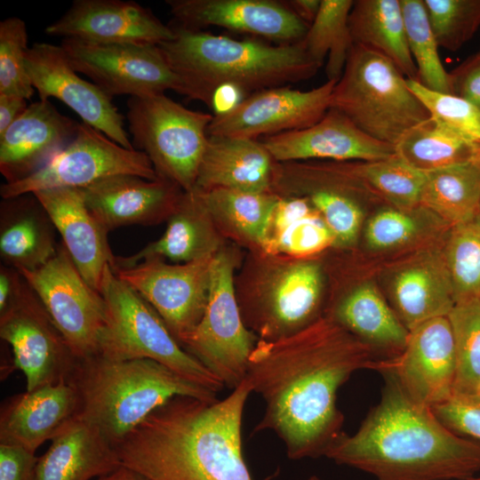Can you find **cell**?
Returning a JSON list of instances; mask_svg holds the SVG:
<instances>
[{
  "mask_svg": "<svg viewBox=\"0 0 480 480\" xmlns=\"http://www.w3.org/2000/svg\"><path fill=\"white\" fill-rule=\"evenodd\" d=\"M381 365L368 345L326 316L291 336L258 340L244 378L265 403L254 431L275 432L292 460L324 456L342 433L339 388L354 372Z\"/></svg>",
  "mask_w": 480,
  "mask_h": 480,
  "instance_id": "1",
  "label": "cell"
},
{
  "mask_svg": "<svg viewBox=\"0 0 480 480\" xmlns=\"http://www.w3.org/2000/svg\"><path fill=\"white\" fill-rule=\"evenodd\" d=\"M252 392L244 379L223 399H170L114 446L121 465L148 480H252L242 448Z\"/></svg>",
  "mask_w": 480,
  "mask_h": 480,
  "instance_id": "2",
  "label": "cell"
},
{
  "mask_svg": "<svg viewBox=\"0 0 480 480\" xmlns=\"http://www.w3.org/2000/svg\"><path fill=\"white\" fill-rule=\"evenodd\" d=\"M353 435L342 432L326 458L376 480H468L480 471V443L449 429L431 408L412 400L394 375Z\"/></svg>",
  "mask_w": 480,
  "mask_h": 480,
  "instance_id": "3",
  "label": "cell"
},
{
  "mask_svg": "<svg viewBox=\"0 0 480 480\" xmlns=\"http://www.w3.org/2000/svg\"><path fill=\"white\" fill-rule=\"evenodd\" d=\"M172 28L174 37L158 45L181 80L183 95L210 108L220 88L254 93L309 79L323 66L308 53L302 41L272 45Z\"/></svg>",
  "mask_w": 480,
  "mask_h": 480,
  "instance_id": "4",
  "label": "cell"
},
{
  "mask_svg": "<svg viewBox=\"0 0 480 480\" xmlns=\"http://www.w3.org/2000/svg\"><path fill=\"white\" fill-rule=\"evenodd\" d=\"M67 380L77 394L76 415L94 425L113 446L175 396L217 399L213 390L150 359H77Z\"/></svg>",
  "mask_w": 480,
  "mask_h": 480,
  "instance_id": "5",
  "label": "cell"
},
{
  "mask_svg": "<svg viewBox=\"0 0 480 480\" xmlns=\"http://www.w3.org/2000/svg\"><path fill=\"white\" fill-rule=\"evenodd\" d=\"M330 108L342 113L372 138L393 146L430 118L396 65L358 44L351 48Z\"/></svg>",
  "mask_w": 480,
  "mask_h": 480,
  "instance_id": "6",
  "label": "cell"
},
{
  "mask_svg": "<svg viewBox=\"0 0 480 480\" xmlns=\"http://www.w3.org/2000/svg\"><path fill=\"white\" fill-rule=\"evenodd\" d=\"M100 294L106 324L97 356L109 360L150 359L219 393L225 386L174 338L156 311L106 268Z\"/></svg>",
  "mask_w": 480,
  "mask_h": 480,
  "instance_id": "7",
  "label": "cell"
},
{
  "mask_svg": "<svg viewBox=\"0 0 480 480\" xmlns=\"http://www.w3.org/2000/svg\"><path fill=\"white\" fill-rule=\"evenodd\" d=\"M127 108L134 149L147 155L159 178L193 191L213 116L187 108L165 93L130 97Z\"/></svg>",
  "mask_w": 480,
  "mask_h": 480,
  "instance_id": "8",
  "label": "cell"
},
{
  "mask_svg": "<svg viewBox=\"0 0 480 480\" xmlns=\"http://www.w3.org/2000/svg\"><path fill=\"white\" fill-rule=\"evenodd\" d=\"M265 255L251 291L236 296L245 326L259 340L273 341L323 317V274L317 263L305 258Z\"/></svg>",
  "mask_w": 480,
  "mask_h": 480,
  "instance_id": "9",
  "label": "cell"
},
{
  "mask_svg": "<svg viewBox=\"0 0 480 480\" xmlns=\"http://www.w3.org/2000/svg\"><path fill=\"white\" fill-rule=\"evenodd\" d=\"M234 270L232 253L219 250L212 262L204 313L180 341L187 352L232 389L244 380L249 356L259 340L244 323Z\"/></svg>",
  "mask_w": 480,
  "mask_h": 480,
  "instance_id": "10",
  "label": "cell"
},
{
  "mask_svg": "<svg viewBox=\"0 0 480 480\" xmlns=\"http://www.w3.org/2000/svg\"><path fill=\"white\" fill-rule=\"evenodd\" d=\"M147 180L158 176L147 155L125 148L101 132L81 123L72 141L49 163L28 177L1 186L3 199L56 188H84L116 175Z\"/></svg>",
  "mask_w": 480,
  "mask_h": 480,
  "instance_id": "11",
  "label": "cell"
},
{
  "mask_svg": "<svg viewBox=\"0 0 480 480\" xmlns=\"http://www.w3.org/2000/svg\"><path fill=\"white\" fill-rule=\"evenodd\" d=\"M60 46L72 68L88 76L110 98L149 96L167 90L184 94L181 80L158 44L98 43L68 37Z\"/></svg>",
  "mask_w": 480,
  "mask_h": 480,
  "instance_id": "12",
  "label": "cell"
},
{
  "mask_svg": "<svg viewBox=\"0 0 480 480\" xmlns=\"http://www.w3.org/2000/svg\"><path fill=\"white\" fill-rule=\"evenodd\" d=\"M20 272L74 356L77 359L97 356L106 324V303L81 276L64 245L41 268Z\"/></svg>",
  "mask_w": 480,
  "mask_h": 480,
  "instance_id": "13",
  "label": "cell"
},
{
  "mask_svg": "<svg viewBox=\"0 0 480 480\" xmlns=\"http://www.w3.org/2000/svg\"><path fill=\"white\" fill-rule=\"evenodd\" d=\"M0 337L12 348L14 365L26 378L27 391L67 379L77 361L25 279L0 312Z\"/></svg>",
  "mask_w": 480,
  "mask_h": 480,
  "instance_id": "14",
  "label": "cell"
},
{
  "mask_svg": "<svg viewBox=\"0 0 480 480\" xmlns=\"http://www.w3.org/2000/svg\"><path fill=\"white\" fill-rule=\"evenodd\" d=\"M215 254L177 264L151 258L131 267L111 268L156 311L180 344L204 313Z\"/></svg>",
  "mask_w": 480,
  "mask_h": 480,
  "instance_id": "15",
  "label": "cell"
},
{
  "mask_svg": "<svg viewBox=\"0 0 480 480\" xmlns=\"http://www.w3.org/2000/svg\"><path fill=\"white\" fill-rule=\"evenodd\" d=\"M336 83L327 80L309 91L286 85L252 93L214 115L207 134L259 140L312 126L329 110Z\"/></svg>",
  "mask_w": 480,
  "mask_h": 480,
  "instance_id": "16",
  "label": "cell"
},
{
  "mask_svg": "<svg viewBox=\"0 0 480 480\" xmlns=\"http://www.w3.org/2000/svg\"><path fill=\"white\" fill-rule=\"evenodd\" d=\"M25 67L40 100L58 99L76 112L83 123L120 146L134 149L124 127V116L112 98L77 75L60 45L34 44L27 51Z\"/></svg>",
  "mask_w": 480,
  "mask_h": 480,
  "instance_id": "17",
  "label": "cell"
},
{
  "mask_svg": "<svg viewBox=\"0 0 480 480\" xmlns=\"http://www.w3.org/2000/svg\"><path fill=\"white\" fill-rule=\"evenodd\" d=\"M456 371L451 324L440 316L410 331L402 353L379 372H391L412 400L432 409L454 394Z\"/></svg>",
  "mask_w": 480,
  "mask_h": 480,
  "instance_id": "18",
  "label": "cell"
},
{
  "mask_svg": "<svg viewBox=\"0 0 480 480\" xmlns=\"http://www.w3.org/2000/svg\"><path fill=\"white\" fill-rule=\"evenodd\" d=\"M172 28L198 31L206 27L252 34L294 44L304 39L309 25L285 4L276 0H167Z\"/></svg>",
  "mask_w": 480,
  "mask_h": 480,
  "instance_id": "19",
  "label": "cell"
},
{
  "mask_svg": "<svg viewBox=\"0 0 480 480\" xmlns=\"http://www.w3.org/2000/svg\"><path fill=\"white\" fill-rule=\"evenodd\" d=\"M50 36L98 43L160 44L172 40L174 29L149 9L133 1L75 0L45 28Z\"/></svg>",
  "mask_w": 480,
  "mask_h": 480,
  "instance_id": "20",
  "label": "cell"
},
{
  "mask_svg": "<svg viewBox=\"0 0 480 480\" xmlns=\"http://www.w3.org/2000/svg\"><path fill=\"white\" fill-rule=\"evenodd\" d=\"M82 190L88 210L106 232L168 220L184 194L168 180L130 174L108 177Z\"/></svg>",
  "mask_w": 480,
  "mask_h": 480,
  "instance_id": "21",
  "label": "cell"
},
{
  "mask_svg": "<svg viewBox=\"0 0 480 480\" xmlns=\"http://www.w3.org/2000/svg\"><path fill=\"white\" fill-rule=\"evenodd\" d=\"M260 140L278 163L313 159L372 162L396 155L395 146L372 138L332 108L312 126Z\"/></svg>",
  "mask_w": 480,
  "mask_h": 480,
  "instance_id": "22",
  "label": "cell"
},
{
  "mask_svg": "<svg viewBox=\"0 0 480 480\" xmlns=\"http://www.w3.org/2000/svg\"><path fill=\"white\" fill-rule=\"evenodd\" d=\"M77 126L49 100L29 104L0 135V172L5 183L19 181L44 167L72 141Z\"/></svg>",
  "mask_w": 480,
  "mask_h": 480,
  "instance_id": "23",
  "label": "cell"
},
{
  "mask_svg": "<svg viewBox=\"0 0 480 480\" xmlns=\"http://www.w3.org/2000/svg\"><path fill=\"white\" fill-rule=\"evenodd\" d=\"M33 195L60 234L81 276L100 293L106 268L113 267L116 256L108 243V232L88 210L82 188H49Z\"/></svg>",
  "mask_w": 480,
  "mask_h": 480,
  "instance_id": "24",
  "label": "cell"
},
{
  "mask_svg": "<svg viewBox=\"0 0 480 480\" xmlns=\"http://www.w3.org/2000/svg\"><path fill=\"white\" fill-rule=\"evenodd\" d=\"M78 409L74 387L63 379L9 398L0 412V444L36 452L52 440Z\"/></svg>",
  "mask_w": 480,
  "mask_h": 480,
  "instance_id": "25",
  "label": "cell"
},
{
  "mask_svg": "<svg viewBox=\"0 0 480 480\" xmlns=\"http://www.w3.org/2000/svg\"><path fill=\"white\" fill-rule=\"evenodd\" d=\"M275 164L260 140L209 136L193 190L272 192Z\"/></svg>",
  "mask_w": 480,
  "mask_h": 480,
  "instance_id": "26",
  "label": "cell"
},
{
  "mask_svg": "<svg viewBox=\"0 0 480 480\" xmlns=\"http://www.w3.org/2000/svg\"><path fill=\"white\" fill-rule=\"evenodd\" d=\"M120 466L114 446L101 432L76 415L38 457L36 480H92Z\"/></svg>",
  "mask_w": 480,
  "mask_h": 480,
  "instance_id": "27",
  "label": "cell"
},
{
  "mask_svg": "<svg viewBox=\"0 0 480 480\" xmlns=\"http://www.w3.org/2000/svg\"><path fill=\"white\" fill-rule=\"evenodd\" d=\"M393 310L410 332L422 323L447 316L456 304L443 255H427L401 268L391 284Z\"/></svg>",
  "mask_w": 480,
  "mask_h": 480,
  "instance_id": "28",
  "label": "cell"
},
{
  "mask_svg": "<svg viewBox=\"0 0 480 480\" xmlns=\"http://www.w3.org/2000/svg\"><path fill=\"white\" fill-rule=\"evenodd\" d=\"M53 225L33 194L1 203L0 254L7 266L32 271L57 253Z\"/></svg>",
  "mask_w": 480,
  "mask_h": 480,
  "instance_id": "29",
  "label": "cell"
},
{
  "mask_svg": "<svg viewBox=\"0 0 480 480\" xmlns=\"http://www.w3.org/2000/svg\"><path fill=\"white\" fill-rule=\"evenodd\" d=\"M217 229L196 193L184 192L161 237L132 255L116 256L111 268L131 267L151 258L187 263L214 254L220 250Z\"/></svg>",
  "mask_w": 480,
  "mask_h": 480,
  "instance_id": "30",
  "label": "cell"
},
{
  "mask_svg": "<svg viewBox=\"0 0 480 480\" xmlns=\"http://www.w3.org/2000/svg\"><path fill=\"white\" fill-rule=\"evenodd\" d=\"M383 360H392L404 350L409 331L374 285L365 283L345 295L325 316Z\"/></svg>",
  "mask_w": 480,
  "mask_h": 480,
  "instance_id": "31",
  "label": "cell"
},
{
  "mask_svg": "<svg viewBox=\"0 0 480 480\" xmlns=\"http://www.w3.org/2000/svg\"><path fill=\"white\" fill-rule=\"evenodd\" d=\"M354 44L390 60L408 79L418 81L410 52L400 0H356L348 16Z\"/></svg>",
  "mask_w": 480,
  "mask_h": 480,
  "instance_id": "32",
  "label": "cell"
},
{
  "mask_svg": "<svg viewBox=\"0 0 480 480\" xmlns=\"http://www.w3.org/2000/svg\"><path fill=\"white\" fill-rule=\"evenodd\" d=\"M193 191L217 228L263 251L278 195L227 188Z\"/></svg>",
  "mask_w": 480,
  "mask_h": 480,
  "instance_id": "33",
  "label": "cell"
},
{
  "mask_svg": "<svg viewBox=\"0 0 480 480\" xmlns=\"http://www.w3.org/2000/svg\"><path fill=\"white\" fill-rule=\"evenodd\" d=\"M335 243L320 213L300 196H280L262 253L304 259Z\"/></svg>",
  "mask_w": 480,
  "mask_h": 480,
  "instance_id": "34",
  "label": "cell"
},
{
  "mask_svg": "<svg viewBox=\"0 0 480 480\" xmlns=\"http://www.w3.org/2000/svg\"><path fill=\"white\" fill-rule=\"evenodd\" d=\"M420 205L450 228L476 217L480 170L470 161L426 172Z\"/></svg>",
  "mask_w": 480,
  "mask_h": 480,
  "instance_id": "35",
  "label": "cell"
},
{
  "mask_svg": "<svg viewBox=\"0 0 480 480\" xmlns=\"http://www.w3.org/2000/svg\"><path fill=\"white\" fill-rule=\"evenodd\" d=\"M476 146L429 118L411 129L395 149L396 155L408 164L428 172L469 162Z\"/></svg>",
  "mask_w": 480,
  "mask_h": 480,
  "instance_id": "36",
  "label": "cell"
},
{
  "mask_svg": "<svg viewBox=\"0 0 480 480\" xmlns=\"http://www.w3.org/2000/svg\"><path fill=\"white\" fill-rule=\"evenodd\" d=\"M352 0H321L315 20L310 24L302 43L308 53L324 64L327 57L325 73L328 81L340 78L354 42L348 16Z\"/></svg>",
  "mask_w": 480,
  "mask_h": 480,
  "instance_id": "37",
  "label": "cell"
},
{
  "mask_svg": "<svg viewBox=\"0 0 480 480\" xmlns=\"http://www.w3.org/2000/svg\"><path fill=\"white\" fill-rule=\"evenodd\" d=\"M347 165L371 190L396 208L413 210L420 206L426 172L413 168L396 155L378 161L347 163Z\"/></svg>",
  "mask_w": 480,
  "mask_h": 480,
  "instance_id": "38",
  "label": "cell"
},
{
  "mask_svg": "<svg viewBox=\"0 0 480 480\" xmlns=\"http://www.w3.org/2000/svg\"><path fill=\"white\" fill-rule=\"evenodd\" d=\"M407 43L418 70V82L425 87L451 94L450 76L438 54L423 0H400Z\"/></svg>",
  "mask_w": 480,
  "mask_h": 480,
  "instance_id": "39",
  "label": "cell"
},
{
  "mask_svg": "<svg viewBox=\"0 0 480 480\" xmlns=\"http://www.w3.org/2000/svg\"><path fill=\"white\" fill-rule=\"evenodd\" d=\"M455 301L480 297V217L450 228L442 253Z\"/></svg>",
  "mask_w": 480,
  "mask_h": 480,
  "instance_id": "40",
  "label": "cell"
},
{
  "mask_svg": "<svg viewBox=\"0 0 480 480\" xmlns=\"http://www.w3.org/2000/svg\"><path fill=\"white\" fill-rule=\"evenodd\" d=\"M447 317L456 354L454 394L476 395L480 388V297L457 302Z\"/></svg>",
  "mask_w": 480,
  "mask_h": 480,
  "instance_id": "41",
  "label": "cell"
},
{
  "mask_svg": "<svg viewBox=\"0 0 480 480\" xmlns=\"http://www.w3.org/2000/svg\"><path fill=\"white\" fill-rule=\"evenodd\" d=\"M439 46L456 51L480 28V0H423Z\"/></svg>",
  "mask_w": 480,
  "mask_h": 480,
  "instance_id": "42",
  "label": "cell"
},
{
  "mask_svg": "<svg viewBox=\"0 0 480 480\" xmlns=\"http://www.w3.org/2000/svg\"><path fill=\"white\" fill-rule=\"evenodd\" d=\"M406 83L436 124L480 144V111L473 104L459 96L430 90L415 80L406 78Z\"/></svg>",
  "mask_w": 480,
  "mask_h": 480,
  "instance_id": "43",
  "label": "cell"
},
{
  "mask_svg": "<svg viewBox=\"0 0 480 480\" xmlns=\"http://www.w3.org/2000/svg\"><path fill=\"white\" fill-rule=\"evenodd\" d=\"M27 27L23 20L9 17L0 22V94L29 100L34 94L27 74Z\"/></svg>",
  "mask_w": 480,
  "mask_h": 480,
  "instance_id": "44",
  "label": "cell"
},
{
  "mask_svg": "<svg viewBox=\"0 0 480 480\" xmlns=\"http://www.w3.org/2000/svg\"><path fill=\"white\" fill-rule=\"evenodd\" d=\"M412 211L394 207L375 212L364 228L367 245L373 250H389L405 245L419 236L423 226Z\"/></svg>",
  "mask_w": 480,
  "mask_h": 480,
  "instance_id": "45",
  "label": "cell"
},
{
  "mask_svg": "<svg viewBox=\"0 0 480 480\" xmlns=\"http://www.w3.org/2000/svg\"><path fill=\"white\" fill-rule=\"evenodd\" d=\"M432 411L449 429L459 436L480 443V397L453 394Z\"/></svg>",
  "mask_w": 480,
  "mask_h": 480,
  "instance_id": "46",
  "label": "cell"
},
{
  "mask_svg": "<svg viewBox=\"0 0 480 480\" xmlns=\"http://www.w3.org/2000/svg\"><path fill=\"white\" fill-rule=\"evenodd\" d=\"M37 460L35 452L0 444V480H36Z\"/></svg>",
  "mask_w": 480,
  "mask_h": 480,
  "instance_id": "47",
  "label": "cell"
},
{
  "mask_svg": "<svg viewBox=\"0 0 480 480\" xmlns=\"http://www.w3.org/2000/svg\"><path fill=\"white\" fill-rule=\"evenodd\" d=\"M451 94L459 96L480 111V52L449 73Z\"/></svg>",
  "mask_w": 480,
  "mask_h": 480,
  "instance_id": "48",
  "label": "cell"
},
{
  "mask_svg": "<svg viewBox=\"0 0 480 480\" xmlns=\"http://www.w3.org/2000/svg\"><path fill=\"white\" fill-rule=\"evenodd\" d=\"M24 278L20 272L10 266L0 268V312L12 302Z\"/></svg>",
  "mask_w": 480,
  "mask_h": 480,
  "instance_id": "49",
  "label": "cell"
},
{
  "mask_svg": "<svg viewBox=\"0 0 480 480\" xmlns=\"http://www.w3.org/2000/svg\"><path fill=\"white\" fill-rule=\"evenodd\" d=\"M27 100L15 95L0 94V135L27 109Z\"/></svg>",
  "mask_w": 480,
  "mask_h": 480,
  "instance_id": "50",
  "label": "cell"
},
{
  "mask_svg": "<svg viewBox=\"0 0 480 480\" xmlns=\"http://www.w3.org/2000/svg\"><path fill=\"white\" fill-rule=\"evenodd\" d=\"M285 4L302 21L310 26L318 14L321 0H291Z\"/></svg>",
  "mask_w": 480,
  "mask_h": 480,
  "instance_id": "51",
  "label": "cell"
},
{
  "mask_svg": "<svg viewBox=\"0 0 480 480\" xmlns=\"http://www.w3.org/2000/svg\"><path fill=\"white\" fill-rule=\"evenodd\" d=\"M96 480H148L136 471L121 465L114 471L102 476Z\"/></svg>",
  "mask_w": 480,
  "mask_h": 480,
  "instance_id": "52",
  "label": "cell"
},
{
  "mask_svg": "<svg viewBox=\"0 0 480 480\" xmlns=\"http://www.w3.org/2000/svg\"><path fill=\"white\" fill-rule=\"evenodd\" d=\"M470 162L480 170V144L476 146Z\"/></svg>",
  "mask_w": 480,
  "mask_h": 480,
  "instance_id": "53",
  "label": "cell"
},
{
  "mask_svg": "<svg viewBox=\"0 0 480 480\" xmlns=\"http://www.w3.org/2000/svg\"><path fill=\"white\" fill-rule=\"evenodd\" d=\"M307 480H321L317 476H311Z\"/></svg>",
  "mask_w": 480,
  "mask_h": 480,
  "instance_id": "54",
  "label": "cell"
},
{
  "mask_svg": "<svg viewBox=\"0 0 480 480\" xmlns=\"http://www.w3.org/2000/svg\"><path fill=\"white\" fill-rule=\"evenodd\" d=\"M468 480H480V476H474L470 479H468Z\"/></svg>",
  "mask_w": 480,
  "mask_h": 480,
  "instance_id": "55",
  "label": "cell"
},
{
  "mask_svg": "<svg viewBox=\"0 0 480 480\" xmlns=\"http://www.w3.org/2000/svg\"><path fill=\"white\" fill-rule=\"evenodd\" d=\"M476 396H478L480 397V388L477 390Z\"/></svg>",
  "mask_w": 480,
  "mask_h": 480,
  "instance_id": "56",
  "label": "cell"
},
{
  "mask_svg": "<svg viewBox=\"0 0 480 480\" xmlns=\"http://www.w3.org/2000/svg\"><path fill=\"white\" fill-rule=\"evenodd\" d=\"M478 215H479V217H480V207H479V212H478Z\"/></svg>",
  "mask_w": 480,
  "mask_h": 480,
  "instance_id": "57",
  "label": "cell"
}]
</instances>
